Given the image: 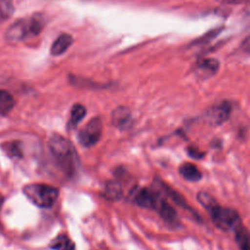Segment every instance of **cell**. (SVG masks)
I'll list each match as a JSON object with an SVG mask.
<instances>
[{"mask_svg": "<svg viewBox=\"0 0 250 250\" xmlns=\"http://www.w3.org/2000/svg\"><path fill=\"white\" fill-rule=\"evenodd\" d=\"M188 154L193 157V158H200L203 156V152L199 151L198 149H195L193 147H189L188 148Z\"/></svg>", "mask_w": 250, "mask_h": 250, "instance_id": "23", "label": "cell"}, {"mask_svg": "<svg viewBox=\"0 0 250 250\" xmlns=\"http://www.w3.org/2000/svg\"><path fill=\"white\" fill-rule=\"evenodd\" d=\"M73 38L67 33H62L57 37L51 46V54L53 56H60L66 52V50L71 46Z\"/></svg>", "mask_w": 250, "mask_h": 250, "instance_id": "9", "label": "cell"}, {"mask_svg": "<svg viewBox=\"0 0 250 250\" xmlns=\"http://www.w3.org/2000/svg\"><path fill=\"white\" fill-rule=\"evenodd\" d=\"M45 25V19L42 15H34L28 21L30 34L37 35L41 32Z\"/></svg>", "mask_w": 250, "mask_h": 250, "instance_id": "18", "label": "cell"}, {"mask_svg": "<svg viewBox=\"0 0 250 250\" xmlns=\"http://www.w3.org/2000/svg\"><path fill=\"white\" fill-rule=\"evenodd\" d=\"M6 148L5 150L7 151V153L11 156L14 157H20L21 156V150L20 148V145H18L16 142L15 143H8L5 145Z\"/></svg>", "mask_w": 250, "mask_h": 250, "instance_id": "22", "label": "cell"}, {"mask_svg": "<svg viewBox=\"0 0 250 250\" xmlns=\"http://www.w3.org/2000/svg\"><path fill=\"white\" fill-rule=\"evenodd\" d=\"M211 214L212 220L217 228L225 231H236L240 229L241 220L238 213L230 208L222 207L218 203L208 210Z\"/></svg>", "mask_w": 250, "mask_h": 250, "instance_id": "3", "label": "cell"}, {"mask_svg": "<svg viewBox=\"0 0 250 250\" xmlns=\"http://www.w3.org/2000/svg\"><path fill=\"white\" fill-rule=\"evenodd\" d=\"M218 67H219V62L214 59H205L198 63L199 72L207 76L214 74L217 71Z\"/></svg>", "mask_w": 250, "mask_h": 250, "instance_id": "17", "label": "cell"}, {"mask_svg": "<svg viewBox=\"0 0 250 250\" xmlns=\"http://www.w3.org/2000/svg\"><path fill=\"white\" fill-rule=\"evenodd\" d=\"M197 199H198V201L201 203V205L204 206L207 210L211 209L214 205L217 204V201L215 200V198H214L212 195H210L209 193L204 192V191L198 192V194H197Z\"/></svg>", "mask_w": 250, "mask_h": 250, "instance_id": "20", "label": "cell"}, {"mask_svg": "<svg viewBox=\"0 0 250 250\" xmlns=\"http://www.w3.org/2000/svg\"><path fill=\"white\" fill-rule=\"evenodd\" d=\"M14 8L11 0H0V16L9 18L13 14Z\"/></svg>", "mask_w": 250, "mask_h": 250, "instance_id": "21", "label": "cell"}, {"mask_svg": "<svg viewBox=\"0 0 250 250\" xmlns=\"http://www.w3.org/2000/svg\"><path fill=\"white\" fill-rule=\"evenodd\" d=\"M157 186L159 187V188H160L166 195H168L170 198H172V200H173L174 202H176L178 205H180V206H182V207H185V208H188V204H187V202H186V200H185V198H184L179 192H177L176 190H174L173 188H171L169 186H167V185H165L164 183H161V182H158Z\"/></svg>", "mask_w": 250, "mask_h": 250, "instance_id": "15", "label": "cell"}, {"mask_svg": "<svg viewBox=\"0 0 250 250\" xmlns=\"http://www.w3.org/2000/svg\"><path fill=\"white\" fill-rule=\"evenodd\" d=\"M111 123L120 129L129 128L132 123V116L129 108L126 106L116 107L111 114Z\"/></svg>", "mask_w": 250, "mask_h": 250, "instance_id": "8", "label": "cell"}, {"mask_svg": "<svg viewBox=\"0 0 250 250\" xmlns=\"http://www.w3.org/2000/svg\"><path fill=\"white\" fill-rule=\"evenodd\" d=\"M103 132V123L100 117L92 118L78 133L77 140L85 147L95 146L101 139Z\"/></svg>", "mask_w": 250, "mask_h": 250, "instance_id": "4", "label": "cell"}, {"mask_svg": "<svg viewBox=\"0 0 250 250\" xmlns=\"http://www.w3.org/2000/svg\"><path fill=\"white\" fill-rule=\"evenodd\" d=\"M48 148L63 172L72 176L78 168L79 158L73 145L60 134H53L47 142Z\"/></svg>", "mask_w": 250, "mask_h": 250, "instance_id": "1", "label": "cell"}, {"mask_svg": "<svg viewBox=\"0 0 250 250\" xmlns=\"http://www.w3.org/2000/svg\"><path fill=\"white\" fill-rule=\"evenodd\" d=\"M230 104L229 102H222L216 105H214L209 113V120L215 124V125H220L222 123H224L229 116L230 114Z\"/></svg>", "mask_w": 250, "mask_h": 250, "instance_id": "7", "label": "cell"}, {"mask_svg": "<svg viewBox=\"0 0 250 250\" xmlns=\"http://www.w3.org/2000/svg\"><path fill=\"white\" fill-rule=\"evenodd\" d=\"M235 236L240 250H250V237L242 227L235 231Z\"/></svg>", "mask_w": 250, "mask_h": 250, "instance_id": "19", "label": "cell"}, {"mask_svg": "<svg viewBox=\"0 0 250 250\" xmlns=\"http://www.w3.org/2000/svg\"><path fill=\"white\" fill-rule=\"evenodd\" d=\"M242 49L246 52H250V35L246 37L242 42Z\"/></svg>", "mask_w": 250, "mask_h": 250, "instance_id": "24", "label": "cell"}, {"mask_svg": "<svg viewBox=\"0 0 250 250\" xmlns=\"http://www.w3.org/2000/svg\"><path fill=\"white\" fill-rule=\"evenodd\" d=\"M156 211L160 214V216L166 222L175 224V222L177 220V213L174 210V208L170 204H168L164 199L160 200V202L156 208Z\"/></svg>", "mask_w": 250, "mask_h": 250, "instance_id": "12", "label": "cell"}, {"mask_svg": "<svg viewBox=\"0 0 250 250\" xmlns=\"http://www.w3.org/2000/svg\"><path fill=\"white\" fill-rule=\"evenodd\" d=\"M3 201H4V198H3V196L0 194V209H1V206H2V204H3Z\"/></svg>", "mask_w": 250, "mask_h": 250, "instance_id": "25", "label": "cell"}, {"mask_svg": "<svg viewBox=\"0 0 250 250\" xmlns=\"http://www.w3.org/2000/svg\"><path fill=\"white\" fill-rule=\"evenodd\" d=\"M179 172L183 178L189 182H197L201 179L202 174L197 169V167L189 162H186L182 164L179 168Z\"/></svg>", "mask_w": 250, "mask_h": 250, "instance_id": "10", "label": "cell"}, {"mask_svg": "<svg viewBox=\"0 0 250 250\" xmlns=\"http://www.w3.org/2000/svg\"><path fill=\"white\" fill-rule=\"evenodd\" d=\"M30 34L28 21L20 20L15 21L6 31V39L10 42L17 43L22 41Z\"/></svg>", "mask_w": 250, "mask_h": 250, "instance_id": "6", "label": "cell"}, {"mask_svg": "<svg viewBox=\"0 0 250 250\" xmlns=\"http://www.w3.org/2000/svg\"><path fill=\"white\" fill-rule=\"evenodd\" d=\"M50 247L54 250H74L73 241L65 234H60L53 239Z\"/></svg>", "mask_w": 250, "mask_h": 250, "instance_id": "14", "label": "cell"}, {"mask_svg": "<svg viewBox=\"0 0 250 250\" xmlns=\"http://www.w3.org/2000/svg\"><path fill=\"white\" fill-rule=\"evenodd\" d=\"M86 115V108L80 104H75L70 110V118L68 124L70 127H75Z\"/></svg>", "mask_w": 250, "mask_h": 250, "instance_id": "16", "label": "cell"}, {"mask_svg": "<svg viewBox=\"0 0 250 250\" xmlns=\"http://www.w3.org/2000/svg\"><path fill=\"white\" fill-rule=\"evenodd\" d=\"M133 199L136 204L143 208H149L155 210L161 200L158 193L146 188H138L134 193Z\"/></svg>", "mask_w": 250, "mask_h": 250, "instance_id": "5", "label": "cell"}, {"mask_svg": "<svg viewBox=\"0 0 250 250\" xmlns=\"http://www.w3.org/2000/svg\"><path fill=\"white\" fill-rule=\"evenodd\" d=\"M15 99L11 93L6 90H0V114H8L15 106Z\"/></svg>", "mask_w": 250, "mask_h": 250, "instance_id": "13", "label": "cell"}, {"mask_svg": "<svg viewBox=\"0 0 250 250\" xmlns=\"http://www.w3.org/2000/svg\"><path fill=\"white\" fill-rule=\"evenodd\" d=\"M23 194L40 208L52 207L58 199L59 189L47 184H28L22 188Z\"/></svg>", "mask_w": 250, "mask_h": 250, "instance_id": "2", "label": "cell"}, {"mask_svg": "<svg viewBox=\"0 0 250 250\" xmlns=\"http://www.w3.org/2000/svg\"><path fill=\"white\" fill-rule=\"evenodd\" d=\"M104 195L107 200L118 201L122 197V188L119 183L108 181L104 185Z\"/></svg>", "mask_w": 250, "mask_h": 250, "instance_id": "11", "label": "cell"}]
</instances>
